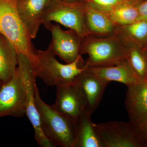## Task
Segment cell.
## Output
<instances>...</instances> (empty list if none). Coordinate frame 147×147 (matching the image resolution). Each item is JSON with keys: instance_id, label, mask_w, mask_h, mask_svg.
Masks as SVG:
<instances>
[{"instance_id": "obj_1", "label": "cell", "mask_w": 147, "mask_h": 147, "mask_svg": "<svg viewBox=\"0 0 147 147\" xmlns=\"http://www.w3.org/2000/svg\"><path fill=\"white\" fill-rule=\"evenodd\" d=\"M35 104L42 132L54 146L75 147L76 119L58 112L45 103L37 87Z\"/></svg>"}, {"instance_id": "obj_2", "label": "cell", "mask_w": 147, "mask_h": 147, "mask_svg": "<svg viewBox=\"0 0 147 147\" xmlns=\"http://www.w3.org/2000/svg\"><path fill=\"white\" fill-rule=\"evenodd\" d=\"M55 56L48 48L37 50L34 60L32 63L36 77L47 86H57L74 82L87 67L82 55L73 62L66 64L60 63Z\"/></svg>"}, {"instance_id": "obj_3", "label": "cell", "mask_w": 147, "mask_h": 147, "mask_svg": "<svg viewBox=\"0 0 147 147\" xmlns=\"http://www.w3.org/2000/svg\"><path fill=\"white\" fill-rule=\"evenodd\" d=\"M0 34L13 45L18 54L34 61L37 50L18 14L17 0H0Z\"/></svg>"}, {"instance_id": "obj_4", "label": "cell", "mask_w": 147, "mask_h": 147, "mask_svg": "<svg viewBox=\"0 0 147 147\" xmlns=\"http://www.w3.org/2000/svg\"><path fill=\"white\" fill-rule=\"evenodd\" d=\"M81 54L88 55L86 63L90 67L113 65L126 59L124 42L117 34L105 37L87 35L82 38Z\"/></svg>"}, {"instance_id": "obj_5", "label": "cell", "mask_w": 147, "mask_h": 147, "mask_svg": "<svg viewBox=\"0 0 147 147\" xmlns=\"http://www.w3.org/2000/svg\"><path fill=\"white\" fill-rule=\"evenodd\" d=\"M94 126L101 147L147 146L139 127L130 121H111Z\"/></svg>"}, {"instance_id": "obj_6", "label": "cell", "mask_w": 147, "mask_h": 147, "mask_svg": "<svg viewBox=\"0 0 147 147\" xmlns=\"http://www.w3.org/2000/svg\"><path fill=\"white\" fill-rule=\"evenodd\" d=\"M17 69L24 85L26 97V112L29 120L33 127L34 139L38 146L54 147L43 134L40 126L39 113L35 104L37 78L30 60L23 54H18Z\"/></svg>"}, {"instance_id": "obj_7", "label": "cell", "mask_w": 147, "mask_h": 147, "mask_svg": "<svg viewBox=\"0 0 147 147\" xmlns=\"http://www.w3.org/2000/svg\"><path fill=\"white\" fill-rule=\"evenodd\" d=\"M86 3H69L52 0L43 15L42 24L50 31L55 22L76 32L82 38L87 35L85 22Z\"/></svg>"}, {"instance_id": "obj_8", "label": "cell", "mask_w": 147, "mask_h": 147, "mask_svg": "<svg viewBox=\"0 0 147 147\" xmlns=\"http://www.w3.org/2000/svg\"><path fill=\"white\" fill-rule=\"evenodd\" d=\"M26 97L24 85L17 69L13 78L3 84L0 90V118L26 115Z\"/></svg>"}, {"instance_id": "obj_9", "label": "cell", "mask_w": 147, "mask_h": 147, "mask_svg": "<svg viewBox=\"0 0 147 147\" xmlns=\"http://www.w3.org/2000/svg\"><path fill=\"white\" fill-rule=\"evenodd\" d=\"M50 31L52 40L48 48L66 63L76 60L81 54L82 38L74 30H64L58 24H53Z\"/></svg>"}, {"instance_id": "obj_10", "label": "cell", "mask_w": 147, "mask_h": 147, "mask_svg": "<svg viewBox=\"0 0 147 147\" xmlns=\"http://www.w3.org/2000/svg\"><path fill=\"white\" fill-rule=\"evenodd\" d=\"M56 99L53 106L55 110L77 119L87 109L84 95L76 82L56 86Z\"/></svg>"}, {"instance_id": "obj_11", "label": "cell", "mask_w": 147, "mask_h": 147, "mask_svg": "<svg viewBox=\"0 0 147 147\" xmlns=\"http://www.w3.org/2000/svg\"><path fill=\"white\" fill-rule=\"evenodd\" d=\"M125 108L129 121L140 127L147 119V82H139L127 87Z\"/></svg>"}, {"instance_id": "obj_12", "label": "cell", "mask_w": 147, "mask_h": 147, "mask_svg": "<svg viewBox=\"0 0 147 147\" xmlns=\"http://www.w3.org/2000/svg\"><path fill=\"white\" fill-rule=\"evenodd\" d=\"M75 82L84 95L87 110L92 114L98 107L109 83L92 73L88 65Z\"/></svg>"}, {"instance_id": "obj_13", "label": "cell", "mask_w": 147, "mask_h": 147, "mask_svg": "<svg viewBox=\"0 0 147 147\" xmlns=\"http://www.w3.org/2000/svg\"><path fill=\"white\" fill-rule=\"evenodd\" d=\"M52 0H17V9L21 20L32 39L37 36L43 15Z\"/></svg>"}, {"instance_id": "obj_14", "label": "cell", "mask_w": 147, "mask_h": 147, "mask_svg": "<svg viewBox=\"0 0 147 147\" xmlns=\"http://www.w3.org/2000/svg\"><path fill=\"white\" fill-rule=\"evenodd\" d=\"M85 22L87 35L105 37L117 34V26L113 23L108 14L86 3Z\"/></svg>"}, {"instance_id": "obj_15", "label": "cell", "mask_w": 147, "mask_h": 147, "mask_svg": "<svg viewBox=\"0 0 147 147\" xmlns=\"http://www.w3.org/2000/svg\"><path fill=\"white\" fill-rule=\"evenodd\" d=\"M88 68L92 73L105 82H119L127 86L140 82L132 71L126 59L114 65Z\"/></svg>"}, {"instance_id": "obj_16", "label": "cell", "mask_w": 147, "mask_h": 147, "mask_svg": "<svg viewBox=\"0 0 147 147\" xmlns=\"http://www.w3.org/2000/svg\"><path fill=\"white\" fill-rule=\"evenodd\" d=\"M92 115L86 109L76 119L75 147H101Z\"/></svg>"}, {"instance_id": "obj_17", "label": "cell", "mask_w": 147, "mask_h": 147, "mask_svg": "<svg viewBox=\"0 0 147 147\" xmlns=\"http://www.w3.org/2000/svg\"><path fill=\"white\" fill-rule=\"evenodd\" d=\"M18 53L13 45L0 34V81L3 84L12 79L17 71Z\"/></svg>"}, {"instance_id": "obj_18", "label": "cell", "mask_w": 147, "mask_h": 147, "mask_svg": "<svg viewBox=\"0 0 147 147\" xmlns=\"http://www.w3.org/2000/svg\"><path fill=\"white\" fill-rule=\"evenodd\" d=\"M123 40L124 42L126 59L129 64L138 80L140 82L145 81L147 76V63L144 53L138 47L137 44Z\"/></svg>"}, {"instance_id": "obj_19", "label": "cell", "mask_w": 147, "mask_h": 147, "mask_svg": "<svg viewBox=\"0 0 147 147\" xmlns=\"http://www.w3.org/2000/svg\"><path fill=\"white\" fill-rule=\"evenodd\" d=\"M137 2L128 1L121 3L108 12H105L117 26H123L139 21Z\"/></svg>"}, {"instance_id": "obj_20", "label": "cell", "mask_w": 147, "mask_h": 147, "mask_svg": "<svg viewBox=\"0 0 147 147\" xmlns=\"http://www.w3.org/2000/svg\"><path fill=\"white\" fill-rule=\"evenodd\" d=\"M117 34L123 40L140 45L147 41V21H138L128 25L117 26Z\"/></svg>"}, {"instance_id": "obj_21", "label": "cell", "mask_w": 147, "mask_h": 147, "mask_svg": "<svg viewBox=\"0 0 147 147\" xmlns=\"http://www.w3.org/2000/svg\"><path fill=\"white\" fill-rule=\"evenodd\" d=\"M128 1L134 0H87L86 3L88 5L98 10L107 12L117 5ZM136 2V1H135Z\"/></svg>"}, {"instance_id": "obj_22", "label": "cell", "mask_w": 147, "mask_h": 147, "mask_svg": "<svg viewBox=\"0 0 147 147\" xmlns=\"http://www.w3.org/2000/svg\"><path fill=\"white\" fill-rule=\"evenodd\" d=\"M139 12V21H147V1L137 5Z\"/></svg>"}, {"instance_id": "obj_23", "label": "cell", "mask_w": 147, "mask_h": 147, "mask_svg": "<svg viewBox=\"0 0 147 147\" xmlns=\"http://www.w3.org/2000/svg\"><path fill=\"white\" fill-rule=\"evenodd\" d=\"M139 128L143 137L147 142V119L144 123L141 126L139 127Z\"/></svg>"}, {"instance_id": "obj_24", "label": "cell", "mask_w": 147, "mask_h": 147, "mask_svg": "<svg viewBox=\"0 0 147 147\" xmlns=\"http://www.w3.org/2000/svg\"><path fill=\"white\" fill-rule=\"evenodd\" d=\"M69 3H86L87 0H61Z\"/></svg>"}, {"instance_id": "obj_25", "label": "cell", "mask_w": 147, "mask_h": 147, "mask_svg": "<svg viewBox=\"0 0 147 147\" xmlns=\"http://www.w3.org/2000/svg\"><path fill=\"white\" fill-rule=\"evenodd\" d=\"M3 85L2 83L0 81V90H1V88L2 86Z\"/></svg>"}, {"instance_id": "obj_26", "label": "cell", "mask_w": 147, "mask_h": 147, "mask_svg": "<svg viewBox=\"0 0 147 147\" xmlns=\"http://www.w3.org/2000/svg\"><path fill=\"white\" fill-rule=\"evenodd\" d=\"M145 82H147V76L146 77V79H145Z\"/></svg>"}, {"instance_id": "obj_27", "label": "cell", "mask_w": 147, "mask_h": 147, "mask_svg": "<svg viewBox=\"0 0 147 147\" xmlns=\"http://www.w3.org/2000/svg\"><path fill=\"white\" fill-rule=\"evenodd\" d=\"M145 56H146V61H147V55H145Z\"/></svg>"}, {"instance_id": "obj_28", "label": "cell", "mask_w": 147, "mask_h": 147, "mask_svg": "<svg viewBox=\"0 0 147 147\" xmlns=\"http://www.w3.org/2000/svg\"><path fill=\"white\" fill-rule=\"evenodd\" d=\"M134 1H135L137 2V1H138V0H134Z\"/></svg>"}]
</instances>
